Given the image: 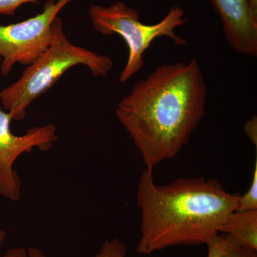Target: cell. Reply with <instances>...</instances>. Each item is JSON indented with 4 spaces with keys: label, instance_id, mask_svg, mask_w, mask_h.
I'll return each instance as SVG.
<instances>
[{
    "label": "cell",
    "instance_id": "cell-4",
    "mask_svg": "<svg viewBox=\"0 0 257 257\" xmlns=\"http://www.w3.org/2000/svg\"><path fill=\"white\" fill-rule=\"evenodd\" d=\"M185 12L180 6L172 7L163 20L154 25L140 21L138 12L121 1L108 7L94 5L89 8V16L94 29L105 36L117 35L127 45L128 55L119 82L125 83L143 69V56L152 43L159 37H169L177 46H187V40L178 36L176 28L189 22L184 18Z\"/></svg>",
    "mask_w": 257,
    "mask_h": 257
},
{
    "label": "cell",
    "instance_id": "cell-9",
    "mask_svg": "<svg viewBox=\"0 0 257 257\" xmlns=\"http://www.w3.org/2000/svg\"><path fill=\"white\" fill-rule=\"evenodd\" d=\"M221 235L220 257H257V251L241 246L228 235Z\"/></svg>",
    "mask_w": 257,
    "mask_h": 257
},
{
    "label": "cell",
    "instance_id": "cell-3",
    "mask_svg": "<svg viewBox=\"0 0 257 257\" xmlns=\"http://www.w3.org/2000/svg\"><path fill=\"white\" fill-rule=\"evenodd\" d=\"M87 67L94 77H105L113 67L109 56L99 55L69 41L62 19L53 21L50 46L33 63L27 66L18 81L0 92V101L13 121L25 119L34 101L46 93L74 66Z\"/></svg>",
    "mask_w": 257,
    "mask_h": 257
},
{
    "label": "cell",
    "instance_id": "cell-15",
    "mask_svg": "<svg viewBox=\"0 0 257 257\" xmlns=\"http://www.w3.org/2000/svg\"><path fill=\"white\" fill-rule=\"evenodd\" d=\"M0 257H28V250L23 247L12 248Z\"/></svg>",
    "mask_w": 257,
    "mask_h": 257
},
{
    "label": "cell",
    "instance_id": "cell-1",
    "mask_svg": "<svg viewBox=\"0 0 257 257\" xmlns=\"http://www.w3.org/2000/svg\"><path fill=\"white\" fill-rule=\"evenodd\" d=\"M207 97V82L192 58L157 67L122 97L115 114L153 170L188 144L205 114Z\"/></svg>",
    "mask_w": 257,
    "mask_h": 257
},
{
    "label": "cell",
    "instance_id": "cell-18",
    "mask_svg": "<svg viewBox=\"0 0 257 257\" xmlns=\"http://www.w3.org/2000/svg\"><path fill=\"white\" fill-rule=\"evenodd\" d=\"M7 238V232L4 229H2L0 227V249H1L2 246L4 244L5 239Z\"/></svg>",
    "mask_w": 257,
    "mask_h": 257
},
{
    "label": "cell",
    "instance_id": "cell-19",
    "mask_svg": "<svg viewBox=\"0 0 257 257\" xmlns=\"http://www.w3.org/2000/svg\"><path fill=\"white\" fill-rule=\"evenodd\" d=\"M2 61H3V60H2V57H0V74H1Z\"/></svg>",
    "mask_w": 257,
    "mask_h": 257
},
{
    "label": "cell",
    "instance_id": "cell-14",
    "mask_svg": "<svg viewBox=\"0 0 257 257\" xmlns=\"http://www.w3.org/2000/svg\"><path fill=\"white\" fill-rule=\"evenodd\" d=\"M206 245L208 247L207 257H220L221 249V234L216 235Z\"/></svg>",
    "mask_w": 257,
    "mask_h": 257
},
{
    "label": "cell",
    "instance_id": "cell-6",
    "mask_svg": "<svg viewBox=\"0 0 257 257\" xmlns=\"http://www.w3.org/2000/svg\"><path fill=\"white\" fill-rule=\"evenodd\" d=\"M12 121L9 113L0 109V195L18 202L22 196V182L14 170L15 161L35 148L49 151L59 137L53 124L29 128L25 135L18 136L12 133Z\"/></svg>",
    "mask_w": 257,
    "mask_h": 257
},
{
    "label": "cell",
    "instance_id": "cell-17",
    "mask_svg": "<svg viewBox=\"0 0 257 257\" xmlns=\"http://www.w3.org/2000/svg\"><path fill=\"white\" fill-rule=\"evenodd\" d=\"M248 3L253 14L257 18V0H248Z\"/></svg>",
    "mask_w": 257,
    "mask_h": 257
},
{
    "label": "cell",
    "instance_id": "cell-8",
    "mask_svg": "<svg viewBox=\"0 0 257 257\" xmlns=\"http://www.w3.org/2000/svg\"><path fill=\"white\" fill-rule=\"evenodd\" d=\"M219 234L228 235L241 246L257 251V209L233 211Z\"/></svg>",
    "mask_w": 257,
    "mask_h": 257
},
{
    "label": "cell",
    "instance_id": "cell-13",
    "mask_svg": "<svg viewBox=\"0 0 257 257\" xmlns=\"http://www.w3.org/2000/svg\"><path fill=\"white\" fill-rule=\"evenodd\" d=\"M244 132L247 135L250 141L257 147V118L253 116L251 119L247 120L245 123Z\"/></svg>",
    "mask_w": 257,
    "mask_h": 257
},
{
    "label": "cell",
    "instance_id": "cell-5",
    "mask_svg": "<svg viewBox=\"0 0 257 257\" xmlns=\"http://www.w3.org/2000/svg\"><path fill=\"white\" fill-rule=\"evenodd\" d=\"M74 0H48L40 14L20 23L0 26L1 74H10L15 64L29 66L50 46L53 21Z\"/></svg>",
    "mask_w": 257,
    "mask_h": 257
},
{
    "label": "cell",
    "instance_id": "cell-11",
    "mask_svg": "<svg viewBox=\"0 0 257 257\" xmlns=\"http://www.w3.org/2000/svg\"><path fill=\"white\" fill-rule=\"evenodd\" d=\"M127 247L118 238L104 240L94 257H126Z\"/></svg>",
    "mask_w": 257,
    "mask_h": 257
},
{
    "label": "cell",
    "instance_id": "cell-16",
    "mask_svg": "<svg viewBox=\"0 0 257 257\" xmlns=\"http://www.w3.org/2000/svg\"><path fill=\"white\" fill-rule=\"evenodd\" d=\"M28 257H47L41 248L31 247L28 249Z\"/></svg>",
    "mask_w": 257,
    "mask_h": 257
},
{
    "label": "cell",
    "instance_id": "cell-10",
    "mask_svg": "<svg viewBox=\"0 0 257 257\" xmlns=\"http://www.w3.org/2000/svg\"><path fill=\"white\" fill-rule=\"evenodd\" d=\"M252 180L247 192L239 195L236 210H253L257 209V160L255 161Z\"/></svg>",
    "mask_w": 257,
    "mask_h": 257
},
{
    "label": "cell",
    "instance_id": "cell-2",
    "mask_svg": "<svg viewBox=\"0 0 257 257\" xmlns=\"http://www.w3.org/2000/svg\"><path fill=\"white\" fill-rule=\"evenodd\" d=\"M239 195L203 177L157 185L153 170L145 169L137 194L141 211L137 251L150 255L171 246L207 244L236 210Z\"/></svg>",
    "mask_w": 257,
    "mask_h": 257
},
{
    "label": "cell",
    "instance_id": "cell-7",
    "mask_svg": "<svg viewBox=\"0 0 257 257\" xmlns=\"http://www.w3.org/2000/svg\"><path fill=\"white\" fill-rule=\"evenodd\" d=\"M222 22L226 41L239 54L257 56V18L248 0H211Z\"/></svg>",
    "mask_w": 257,
    "mask_h": 257
},
{
    "label": "cell",
    "instance_id": "cell-12",
    "mask_svg": "<svg viewBox=\"0 0 257 257\" xmlns=\"http://www.w3.org/2000/svg\"><path fill=\"white\" fill-rule=\"evenodd\" d=\"M38 4L39 0H0V15L12 16L22 5Z\"/></svg>",
    "mask_w": 257,
    "mask_h": 257
}]
</instances>
